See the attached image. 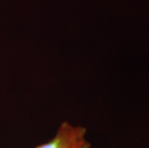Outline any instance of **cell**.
Here are the masks:
<instances>
[{"instance_id":"obj_1","label":"cell","mask_w":149,"mask_h":148,"mask_svg":"<svg viewBox=\"0 0 149 148\" xmlns=\"http://www.w3.org/2000/svg\"><path fill=\"white\" fill-rule=\"evenodd\" d=\"M91 142L87 140V129L64 121L51 140L34 148H91Z\"/></svg>"}]
</instances>
